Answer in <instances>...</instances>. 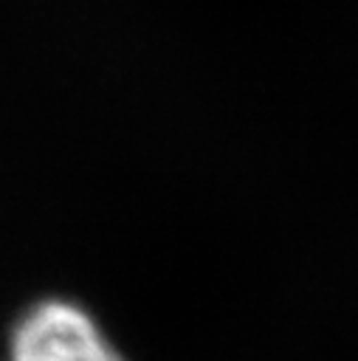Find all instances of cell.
I'll return each instance as SVG.
<instances>
[{
	"label": "cell",
	"instance_id": "6da1fadb",
	"mask_svg": "<svg viewBox=\"0 0 358 361\" xmlns=\"http://www.w3.org/2000/svg\"><path fill=\"white\" fill-rule=\"evenodd\" d=\"M11 361H124L99 333L93 319L68 305L34 307L14 333Z\"/></svg>",
	"mask_w": 358,
	"mask_h": 361
}]
</instances>
